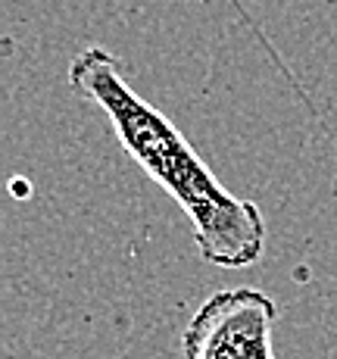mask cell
Wrapping results in <instances>:
<instances>
[{
    "instance_id": "cell-1",
    "label": "cell",
    "mask_w": 337,
    "mask_h": 359,
    "mask_svg": "<svg viewBox=\"0 0 337 359\" xmlns=\"http://www.w3.org/2000/svg\"><path fill=\"white\" fill-rule=\"evenodd\" d=\"M69 88L100 107L119 147L188 216L194 244L209 266L247 269L266 253V219L253 200L231 194L163 109L125 81L106 47H85L69 63Z\"/></svg>"
},
{
    "instance_id": "cell-2",
    "label": "cell",
    "mask_w": 337,
    "mask_h": 359,
    "mask_svg": "<svg viewBox=\"0 0 337 359\" xmlns=\"http://www.w3.org/2000/svg\"><path fill=\"white\" fill-rule=\"evenodd\" d=\"M278 306L259 287L209 294L181 334L184 359H275Z\"/></svg>"
}]
</instances>
